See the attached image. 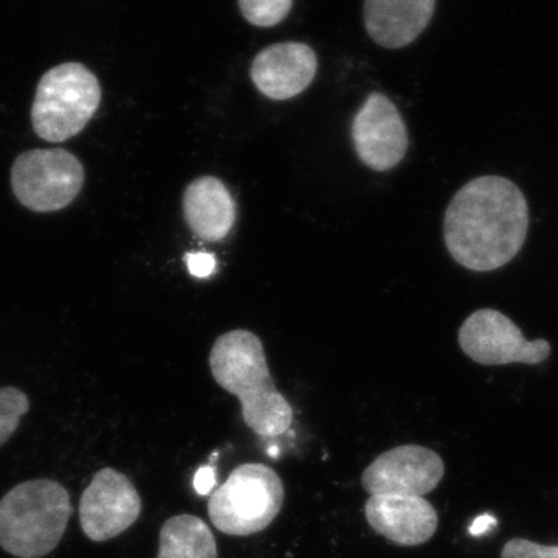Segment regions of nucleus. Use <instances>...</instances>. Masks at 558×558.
I'll return each mask as SVG.
<instances>
[{"mask_svg":"<svg viewBox=\"0 0 558 558\" xmlns=\"http://www.w3.org/2000/svg\"><path fill=\"white\" fill-rule=\"evenodd\" d=\"M284 505L278 473L258 462L242 464L209 497L208 515L218 531L236 537L269 527Z\"/></svg>","mask_w":558,"mask_h":558,"instance_id":"obj_5","label":"nucleus"},{"mask_svg":"<svg viewBox=\"0 0 558 558\" xmlns=\"http://www.w3.org/2000/svg\"><path fill=\"white\" fill-rule=\"evenodd\" d=\"M183 216L197 238L219 242L229 236L236 222V204L222 180L204 175L186 186Z\"/></svg>","mask_w":558,"mask_h":558,"instance_id":"obj_14","label":"nucleus"},{"mask_svg":"<svg viewBox=\"0 0 558 558\" xmlns=\"http://www.w3.org/2000/svg\"><path fill=\"white\" fill-rule=\"evenodd\" d=\"M446 465L436 451L422 446H400L385 451L363 472V488L374 495L424 497L444 478Z\"/></svg>","mask_w":558,"mask_h":558,"instance_id":"obj_10","label":"nucleus"},{"mask_svg":"<svg viewBox=\"0 0 558 558\" xmlns=\"http://www.w3.org/2000/svg\"><path fill=\"white\" fill-rule=\"evenodd\" d=\"M216 484V470L211 465H205L197 470L196 476H194V487L199 492L201 495H208L211 488Z\"/></svg>","mask_w":558,"mask_h":558,"instance_id":"obj_20","label":"nucleus"},{"mask_svg":"<svg viewBox=\"0 0 558 558\" xmlns=\"http://www.w3.org/2000/svg\"><path fill=\"white\" fill-rule=\"evenodd\" d=\"M529 229V208L515 183L484 175L454 194L444 219L451 258L465 269L492 271L519 255Z\"/></svg>","mask_w":558,"mask_h":558,"instance_id":"obj_1","label":"nucleus"},{"mask_svg":"<svg viewBox=\"0 0 558 558\" xmlns=\"http://www.w3.org/2000/svg\"><path fill=\"white\" fill-rule=\"evenodd\" d=\"M242 16L255 27H275L288 17L293 0H238Z\"/></svg>","mask_w":558,"mask_h":558,"instance_id":"obj_17","label":"nucleus"},{"mask_svg":"<svg viewBox=\"0 0 558 558\" xmlns=\"http://www.w3.org/2000/svg\"><path fill=\"white\" fill-rule=\"evenodd\" d=\"M101 101L97 76L78 62H65L49 70L36 90L32 108L38 137L61 143L86 128Z\"/></svg>","mask_w":558,"mask_h":558,"instance_id":"obj_4","label":"nucleus"},{"mask_svg":"<svg viewBox=\"0 0 558 558\" xmlns=\"http://www.w3.org/2000/svg\"><path fill=\"white\" fill-rule=\"evenodd\" d=\"M72 515L68 488L32 480L0 499V548L17 558H43L57 549Z\"/></svg>","mask_w":558,"mask_h":558,"instance_id":"obj_3","label":"nucleus"},{"mask_svg":"<svg viewBox=\"0 0 558 558\" xmlns=\"http://www.w3.org/2000/svg\"><path fill=\"white\" fill-rule=\"evenodd\" d=\"M157 558H218V546L205 521L178 515L161 526Z\"/></svg>","mask_w":558,"mask_h":558,"instance_id":"obj_15","label":"nucleus"},{"mask_svg":"<svg viewBox=\"0 0 558 558\" xmlns=\"http://www.w3.org/2000/svg\"><path fill=\"white\" fill-rule=\"evenodd\" d=\"M436 0H365L366 32L385 49L410 46L427 28Z\"/></svg>","mask_w":558,"mask_h":558,"instance_id":"obj_13","label":"nucleus"},{"mask_svg":"<svg viewBox=\"0 0 558 558\" xmlns=\"http://www.w3.org/2000/svg\"><path fill=\"white\" fill-rule=\"evenodd\" d=\"M31 402L25 392L13 387L0 388V447L16 433Z\"/></svg>","mask_w":558,"mask_h":558,"instance_id":"obj_16","label":"nucleus"},{"mask_svg":"<svg viewBox=\"0 0 558 558\" xmlns=\"http://www.w3.org/2000/svg\"><path fill=\"white\" fill-rule=\"evenodd\" d=\"M501 558H558V545H539L526 538H513L506 543Z\"/></svg>","mask_w":558,"mask_h":558,"instance_id":"obj_18","label":"nucleus"},{"mask_svg":"<svg viewBox=\"0 0 558 558\" xmlns=\"http://www.w3.org/2000/svg\"><path fill=\"white\" fill-rule=\"evenodd\" d=\"M352 142L360 161L373 171L398 167L409 149V131L395 102L379 92L368 95L352 121Z\"/></svg>","mask_w":558,"mask_h":558,"instance_id":"obj_9","label":"nucleus"},{"mask_svg":"<svg viewBox=\"0 0 558 558\" xmlns=\"http://www.w3.org/2000/svg\"><path fill=\"white\" fill-rule=\"evenodd\" d=\"M142 499L137 488L123 473L102 469L83 492L80 524L92 542L119 537L138 520Z\"/></svg>","mask_w":558,"mask_h":558,"instance_id":"obj_8","label":"nucleus"},{"mask_svg":"<svg viewBox=\"0 0 558 558\" xmlns=\"http://www.w3.org/2000/svg\"><path fill=\"white\" fill-rule=\"evenodd\" d=\"M209 369L220 388L236 396L242 417L259 436H279L288 432L293 410L271 379L266 354L258 336L236 329L215 341Z\"/></svg>","mask_w":558,"mask_h":558,"instance_id":"obj_2","label":"nucleus"},{"mask_svg":"<svg viewBox=\"0 0 558 558\" xmlns=\"http://www.w3.org/2000/svg\"><path fill=\"white\" fill-rule=\"evenodd\" d=\"M11 185L24 207L38 213L58 211L78 196L84 168L69 150L33 149L14 161Z\"/></svg>","mask_w":558,"mask_h":558,"instance_id":"obj_6","label":"nucleus"},{"mask_svg":"<svg viewBox=\"0 0 558 558\" xmlns=\"http://www.w3.org/2000/svg\"><path fill=\"white\" fill-rule=\"evenodd\" d=\"M317 54L310 46L281 43L256 54L250 76L264 97L284 101L306 90L317 75Z\"/></svg>","mask_w":558,"mask_h":558,"instance_id":"obj_11","label":"nucleus"},{"mask_svg":"<svg viewBox=\"0 0 558 558\" xmlns=\"http://www.w3.org/2000/svg\"><path fill=\"white\" fill-rule=\"evenodd\" d=\"M369 526L403 546L427 543L438 529V512L424 497L374 495L365 506Z\"/></svg>","mask_w":558,"mask_h":558,"instance_id":"obj_12","label":"nucleus"},{"mask_svg":"<svg viewBox=\"0 0 558 558\" xmlns=\"http://www.w3.org/2000/svg\"><path fill=\"white\" fill-rule=\"evenodd\" d=\"M190 274L196 278L211 277L216 269V258L211 253H189L185 256Z\"/></svg>","mask_w":558,"mask_h":558,"instance_id":"obj_19","label":"nucleus"},{"mask_svg":"<svg viewBox=\"0 0 558 558\" xmlns=\"http://www.w3.org/2000/svg\"><path fill=\"white\" fill-rule=\"evenodd\" d=\"M459 347L473 362L486 366L538 365L550 354L549 341H527L512 319L494 310H481L459 329Z\"/></svg>","mask_w":558,"mask_h":558,"instance_id":"obj_7","label":"nucleus"}]
</instances>
